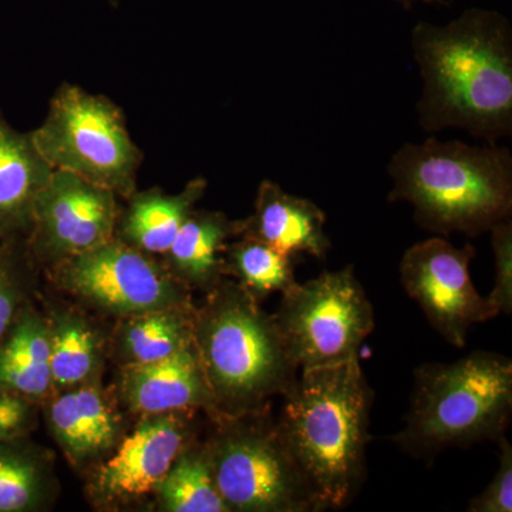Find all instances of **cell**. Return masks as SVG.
I'll use <instances>...</instances> for the list:
<instances>
[{
	"instance_id": "obj_1",
	"label": "cell",
	"mask_w": 512,
	"mask_h": 512,
	"mask_svg": "<svg viewBox=\"0 0 512 512\" xmlns=\"http://www.w3.org/2000/svg\"><path fill=\"white\" fill-rule=\"evenodd\" d=\"M412 50L419 67L421 128L467 131L485 143L512 134V26L497 10L471 8L446 25L420 22Z\"/></svg>"
},
{
	"instance_id": "obj_2",
	"label": "cell",
	"mask_w": 512,
	"mask_h": 512,
	"mask_svg": "<svg viewBox=\"0 0 512 512\" xmlns=\"http://www.w3.org/2000/svg\"><path fill=\"white\" fill-rule=\"evenodd\" d=\"M373 393L359 360L301 370L276 426L322 511L346 507L366 473Z\"/></svg>"
},
{
	"instance_id": "obj_3",
	"label": "cell",
	"mask_w": 512,
	"mask_h": 512,
	"mask_svg": "<svg viewBox=\"0 0 512 512\" xmlns=\"http://www.w3.org/2000/svg\"><path fill=\"white\" fill-rule=\"evenodd\" d=\"M387 173L389 201L412 205L414 220L433 234L477 237L511 220L512 156L497 143L434 137L407 143L393 154Z\"/></svg>"
},
{
	"instance_id": "obj_4",
	"label": "cell",
	"mask_w": 512,
	"mask_h": 512,
	"mask_svg": "<svg viewBox=\"0 0 512 512\" xmlns=\"http://www.w3.org/2000/svg\"><path fill=\"white\" fill-rule=\"evenodd\" d=\"M194 343L214 397V420L271 406L299 375L274 315L237 282L224 279L195 308Z\"/></svg>"
},
{
	"instance_id": "obj_5",
	"label": "cell",
	"mask_w": 512,
	"mask_h": 512,
	"mask_svg": "<svg viewBox=\"0 0 512 512\" xmlns=\"http://www.w3.org/2000/svg\"><path fill=\"white\" fill-rule=\"evenodd\" d=\"M512 410V363L474 352L450 365L433 363L414 372L406 426L394 436L406 453L434 456L505 436Z\"/></svg>"
},
{
	"instance_id": "obj_6",
	"label": "cell",
	"mask_w": 512,
	"mask_h": 512,
	"mask_svg": "<svg viewBox=\"0 0 512 512\" xmlns=\"http://www.w3.org/2000/svg\"><path fill=\"white\" fill-rule=\"evenodd\" d=\"M214 423L207 441L229 512L322 511L279 434L271 406Z\"/></svg>"
},
{
	"instance_id": "obj_7",
	"label": "cell",
	"mask_w": 512,
	"mask_h": 512,
	"mask_svg": "<svg viewBox=\"0 0 512 512\" xmlns=\"http://www.w3.org/2000/svg\"><path fill=\"white\" fill-rule=\"evenodd\" d=\"M30 136L53 170L79 175L127 200L137 191L141 153L120 107L107 97L63 84Z\"/></svg>"
},
{
	"instance_id": "obj_8",
	"label": "cell",
	"mask_w": 512,
	"mask_h": 512,
	"mask_svg": "<svg viewBox=\"0 0 512 512\" xmlns=\"http://www.w3.org/2000/svg\"><path fill=\"white\" fill-rule=\"evenodd\" d=\"M274 318L299 372L359 360L375 328L372 303L352 265L282 293Z\"/></svg>"
},
{
	"instance_id": "obj_9",
	"label": "cell",
	"mask_w": 512,
	"mask_h": 512,
	"mask_svg": "<svg viewBox=\"0 0 512 512\" xmlns=\"http://www.w3.org/2000/svg\"><path fill=\"white\" fill-rule=\"evenodd\" d=\"M53 278L74 298L119 319L192 306L190 289L167 266L119 238L53 266Z\"/></svg>"
},
{
	"instance_id": "obj_10",
	"label": "cell",
	"mask_w": 512,
	"mask_h": 512,
	"mask_svg": "<svg viewBox=\"0 0 512 512\" xmlns=\"http://www.w3.org/2000/svg\"><path fill=\"white\" fill-rule=\"evenodd\" d=\"M191 413L141 417L110 456L87 470L86 494L94 507L116 511L156 497L175 458L195 440Z\"/></svg>"
},
{
	"instance_id": "obj_11",
	"label": "cell",
	"mask_w": 512,
	"mask_h": 512,
	"mask_svg": "<svg viewBox=\"0 0 512 512\" xmlns=\"http://www.w3.org/2000/svg\"><path fill=\"white\" fill-rule=\"evenodd\" d=\"M476 248H457L441 237L414 244L400 262L402 284L431 326L456 348H464L471 326L500 315L470 278Z\"/></svg>"
},
{
	"instance_id": "obj_12",
	"label": "cell",
	"mask_w": 512,
	"mask_h": 512,
	"mask_svg": "<svg viewBox=\"0 0 512 512\" xmlns=\"http://www.w3.org/2000/svg\"><path fill=\"white\" fill-rule=\"evenodd\" d=\"M117 195L79 175L55 170L33 208L30 251L56 266L116 238Z\"/></svg>"
},
{
	"instance_id": "obj_13",
	"label": "cell",
	"mask_w": 512,
	"mask_h": 512,
	"mask_svg": "<svg viewBox=\"0 0 512 512\" xmlns=\"http://www.w3.org/2000/svg\"><path fill=\"white\" fill-rule=\"evenodd\" d=\"M43 404L53 439L79 470L110 456L127 433L119 406L100 379L55 392Z\"/></svg>"
},
{
	"instance_id": "obj_14",
	"label": "cell",
	"mask_w": 512,
	"mask_h": 512,
	"mask_svg": "<svg viewBox=\"0 0 512 512\" xmlns=\"http://www.w3.org/2000/svg\"><path fill=\"white\" fill-rule=\"evenodd\" d=\"M119 396L130 412L146 416L204 410L217 417L197 346L157 362L120 366Z\"/></svg>"
},
{
	"instance_id": "obj_15",
	"label": "cell",
	"mask_w": 512,
	"mask_h": 512,
	"mask_svg": "<svg viewBox=\"0 0 512 512\" xmlns=\"http://www.w3.org/2000/svg\"><path fill=\"white\" fill-rule=\"evenodd\" d=\"M326 215L315 202L282 190L271 180L262 181L255 198L254 214L242 221L241 235L265 242L286 256L308 254L325 259L330 239Z\"/></svg>"
},
{
	"instance_id": "obj_16",
	"label": "cell",
	"mask_w": 512,
	"mask_h": 512,
	"mask_svg": "<svg viewBox=\"0 0 512 512\" xmlns=\"http://www.w3.org/2000/svg\"><path fill=\"white\" fill-rule=\"evenodd\" d=\"M53 171L30 133L16 131L0 110V229L8 237L30 231L35 202Z\"/></svg>"
},
{
	"instance_id": "obj_17",
	"label": "cell",
	"mask_w": 512,
	"mask_h": 512,
	"mask_svg": "<svg viewBox=\"0 0 512 512\" xmlns=\"http://www.w3.org/2000/svg\"><path fill=\"white\" fill-rule=\"evenodd\" d=\"M242 221H231L217 211L192 210L173 245L165 252V266L190 291L211 292L224 281V249L241 235Z\"/></svg>"
},
{
	"instance_id": "obj_18",
	"label": "cell",
	"mask_w": 512,
	"mask_h": 512,
	"mask_svg": "<svg viewBox=\"0 0 512 512\" xmlns=\"http://www.w3.org/2000/svg\"><path fill=\"white\" fill-rule=\"evenodd\" d=\"M0 390L37 404L55 392L49 323L26 303L0 342Z\"/></svg>"
},
{
	"instance_id": "obj_19",
	"label": "cell",
	"mask_w": 512,
	"mask_h": 512,
	"mask_svg": "<svg viewBox=\"0 0 512 512\" xmlns=\"http://www.w3.org/2000/svg\"><path fill=\"white\" fill-rule=\"evenodd\" d=\"M207 185L204 178H194L178 194H165L158 188L134 192L127 211L120 215L116 238L148 255L164 256Z\"/></svg>"
},
{
	"instance_id": "obj_20",
	"label": "cell",
	"mask_w": 512,
	"mask_h": 512,
	"mask_svg": "<svg viewBox=\"0 0 512 512\" xmlns=\"http://www.w3.org/2000/svg\"><path fill=\"white\" fill-rule=\"evenodd\" d=\"M195 306L161 309L120 319L111 353L120 366L146 365L194 343Z\"/></svg>"
},
{
	"instance_id": "obj_21",
	"label": "cell",
	"mask_w": 512,
	"mask_h": 512,
	"mask_svg": "<svg viewBox=\"0 0 512 512\" xmlns=\"http://www.w3.org/2000/svg\"><path fill=\"white\" fill-rule=\"evenodd\" d=\"M47 323L53 390L60 392L99 380L107 343L92 320L73 309H62L53 312Z\"/></svg>"
},
{
	"instance_id": "obj_22",
	"label": "cell",
	"mask_w": 512,
	"mask_h": 512,
	"mask_svg": "<svg viewBox=\"0 0 512 512\" xmlns=\"http://www.w3.org/2000/svg\"><path fill=\"white\" fill-rule=\"evenodd\" d=\"M52 463L26 437L0 441V512L40 511L52 495Z\"/></svg>"
},
{
	"instance_id": "obj_23",
	"label": "cell",
	"mask_w": 512,
	"mask_h": 512,
	"mask_svg": "<svg viewBox=\"0 0 512 512\" xmlns=\"http://www.w3.org/2000/svg\"><path fill=\"white\" fill-rule=\"evenodd\" d=\"M156 500L164 512H229L215 483L208 441L192 440L181 451L158 487Z\"/></svg>"
},
{
	"instance_id": "obj_24",
	"label": "cell",
	"mask_w": 512,
	"mask_h": 512,
	"mask_svg": "<svg viewBox=\"0 0 512 512\" xmlns=\"http://www.w3.org/2000/svg\"><path fill=\"white\" fill-rule=\"evenodd\" d=\"M224 249L225 275L237 278L242 286L261 303L272 293H285L298 282L292 256H286L249 235Z\"/></svg>"
},
{
	"instance_id": "obj_25",
	"label": "cell",
	"mask_w": 512,
	"mask_h": 512,
	"mask_svg": "<svg viewBox=\"0 0 512 512\" xmlns=\"http://www.w3.org/2000/svg\"><path fill=\"white\" fill-rule=\"evenodd\" d=\"M495 259V282L487 301L498 313H512V222H498L490 229Z\"/></svg>"
},
{
	"instance_id": "obj_26",
	"label": "cell",
	"mask_w": 512,
	"mask_h": 512,
	"mask_svg": "<svg viewBox=\"0 0 512 512\" xmlns=\"http://www.w3.org/2000/svg\"><path fill=\"white\" fill-rule=\"evenodd\" d=\"M500 464L497 473L483 493L478 494L468 505L470 512L512 511V447L507 437L498 440Z\"/></svg>"
},
{
	"instance_id": "obj_27",
	"label": "cell",
	"mask_w": 512,
	"mask_h": 512,
	"mask_svg": "<svg viewBox=\"0 0 512 512\" xmlns=\"http://www.w3.org/2000/svg\"><path fill=\"white\" fill-rule=\"evenodd\" d=\"M10 239V238H9ZM9 239L0 252V342L9 332L25 303L18 264L9 249Z\"/></svg>"
},
{
	"instance_id": "obj_28",
	"label": "cell",
	"mask_w": 512,
	"mask_h": 512,
	"mask_svg": "<svg viewBox=\"0 0 512 512\" xmlns=\"http://www.w3.org/2000/svg\"><path fill=\"white\" fill-rule=\"evenodd\" d=\"M37 424V403L0 390V441L28 437Z\"/></svg>"
},
{
	"instance_id": "obj_29",
	"label": "cell",
	"mask_w": 512,
	"mask_h": 512,
	"mask_svg": "<svg viewBox=\"0 0 512 512\" xmlns=\"http://www.w3.org/2000/svg\"><path fill=\"white\" fill-rule=\"evenodd\" d=\"M404 9H412L414 3L420 2L424 5H447L446 0H396Z\"/></svg>"
},
{
	"instance_id": "obj_30",
	"label": "cell",
	"mask_w": 512,
	"mask_h": 512,
	"mask_svg": "<svg viewBox=\"0 0 512 512\" xmlns=\"http://www.w3.org/2000/svg\"><path fill=\"white\" fill-rule=\"evenodd\" d=\"M10 237L5 234V232L0 229V252H2L3 247H5L6 241H8Z\"/></svg>"
}]
</instances>
